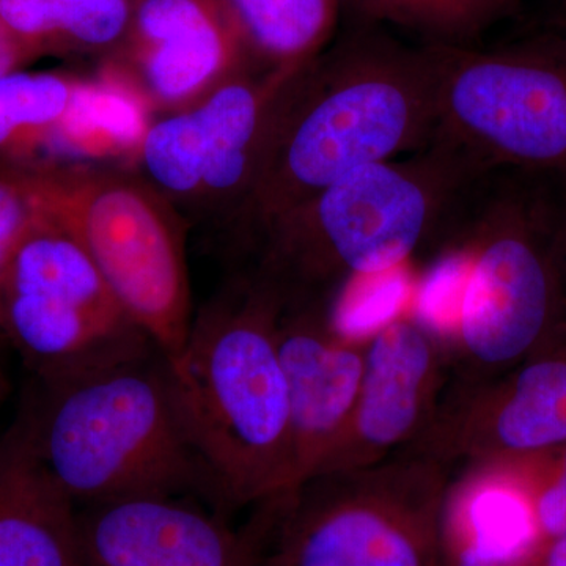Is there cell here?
Here are the masks:
<instances>
[{"mask_svg":"<svg viewBox=\"0 0 566 566\" xmlns=\"http://www.w3.org/2000/svg\"><path fill=\"white\" fill-rule=\"evenodd\" d=\"M431 46L406 48L371 24L290 77L255 180L232 230L255 245L275 221L367 164L422 151L438 134Z\"/></svg>","mask_w":566,"mask_h":566,"instance_id":"cell-1","label":"cell"},{"mask_svg":"<svg viewBox=\"0 0 566 566\" xmlns=\"http://www.w3.org/2000/svg\"><path fill=\"white\" fill-rule=\"evenodd\" d=\"M282 304V293L251 268L193 316L180 354L166 359L219 510L263 506L293 491L292 415L277 348Z\"/></svg>","mask_w":566,"mask_h":566,"instance_id":"cell-2","label":"cell"},{"mask_svg":"<svg viewBox=\"0 0 566 566\" xmlns=\"http://www.w3.org/2000/svg\"><path fill=\"white\" fill-rule=\"evenodd\" d=\"M20 412L41 460L76 505L197 494L216 506L158 349L35 381Z\"/></svg>","mask_w":566,"mask_h":566,"instance_id":"cell-3","label":"cell"},{"mask_svg":"<svg viewBox=\"0 0 566 566\" xmlns=\"http://www.w3.org/2000/svg\"><path fill=\"white\" fill-rule=\"evenodd\" d=\"M490 174L436 137L408 161L357 167L275 221L252 270L285 297H331L354 277L390 273L446 226Z\"/></svg>","mask_w":566,"mask_h":566,"instance_id":"cell-4","label":"cell"},{"mask_svg":"<svg viewBox=\"0 0 566 566\" xmlns=\"http://www.w3.org/2000/svg\"><path fill=\"white\" fill-rule=\"evenodd\" d=\"M18 170L36 200L76 237L123 311L167 360L192 326L180 216L142 175L96 166Z\"/></svg>","mask_w":566,"mask_h":566,"instance_id":"cell-5","label":"cell"},{"mask_svg":"<svg viewBox=\"0 0 566 566\" xmlns=\"http://www.w3.org/2000/svg\"><path fill=\"white\" fill-rule=\"evenodd\" d=\"M453 471L409 449L307 480L277 502L263 566H447L442 516Z\"/></svg>","mask_w":566,"mask_h":566,"instance_id":"cell-6","label":"cell"},{"mask_svg":"<svg viewBox=\"0 0 566 566\" xmlns=\"http://www.w3.org/2000/svg\"><path fill=\"white\" fill-rule=\"evenodd\" d=\"M475 212L458 314V381L504 374L566 342L558 208L527 189L504 188Z\"/></svg>","mask_w":566,"mask_h":566,"instance_id":"cell-7","label":"cell"},{"mask_svg":"<svg viewBox=\"0 0 566 566\" xmlns=\"http://www.w3.org/2000/svg\"><path fill=\"white\" fill-rule=\"evenodd\" d=\"M32 196L31 221L0 270V337L33 381L158 349L123 311L76 237Z\"/></svg>","mask_w":566,"mask_h":566,"instance_id":"cell-8","label":"cell"},{"mask_svg":"<svg viewBox=\"0 0 566 566\" xmlns=\"http://www.w3.org/2000/svg\"><path fill=\"white\" fill-rule=\"evenodd\" d=\"M438 134L486 170L566 174V29L494 48L431 46Z\"/></svg>","mask_w":566,"mask_h":566,"instance_id":"cell-9","label":"cell"},{"mask_svg":"<svg viewBox=\"0 0 566 566\" xmlns=\"http://www.w3.org/2000/svg\"><path fill=\"white\" fill-rule=\"evenodd\" d=\"M300 69L249 66L151 122L136 155L142 177L174 210L230 226L255 180L283 88Z\"/></svg>","mask_w":566,"mask_h":566,"instance_id":"cell-10","label":"cell"},{"mask_svg":"<svg viewBox=\"0 0 566 566\" xmlns=\"http://www.w3.org/2000/svg\"><path fill=\"white\" fill-rule=\"evenodd\" d=\"M566 444V342L504 374L446 389L412 449L450 469L516 463Z\"/></svg>","mask_w":566,"mask_h":566,"instance_id":"cell-11","label":"cell"},{"mask_svg":"<svg viewBox=\"0 0 566 566\" xmlns=\"http://www.w3.org/2000/svg\"><path fill=\"white\" fill-rule=\"evenodd\" d=\"M364 356L353 415L315 476L367 468L412 449L441 403L449 354L428 323L390 319L365 342Z\"/></svg>","mask_w":566,"mask_h":566,"instance_id":"cell-12","label":"cell"},{"mask_svg":"<svg viewBox=\"0 0 566 566\" xmlns=\"http://www.w3.org/2000/svg\"><path fill=\"white\" fill-rule=\"evenodd\" d=\"M259 506L249 526L230 527L186 497L142 495L81 506V566H259L275 521Z\"/></svg>","mask_w":566,"mask_h":566,"instance_id":"cell-13","label":"cell"},{"mask_svg":"<svg viewBox=\"0 0 566 566\" xmlns=\"http://www.w3.org/2000/svg\"><path fill=\"white\" fill-rule=\"evenodd\" d=\"M117 51L104 71L161 115L253 66L219 0H136Z\"/></svg>","mask_w":566,"mask_h":566,"instance_id":"cell-14","label":"cell"},{"mask_svg":"<svg viewBox=\"0 0 566 566\" xmlns=\"http://www.w3.org/2000/svg\"><path fill=\"white\" fill-rule=\"evenodd\" d=\"M277 348L289 385L294 491L344 434L363 382L364 345L337 329L329 297H283Z\"/></svg>","mask_w":566,"mask_h":566,"instance_id":"cell-15","label":"cell"},{"mask_svg":"<svg viewBox=\"0 0 566 566\" xmlns=\"http://www.w3.org/2000/svg\"><path fill=\"white\" fill-rule=\"evenodd\" d=\"M77 512L20 412L0 436V566H81Z\"/></svg>","mask_w":566,"mask_h":566,"instance_id":"cell-16","label":"cell"},{"mask_svg":"<svg viewBox=\"0 0 566 566\" xmlns=\"http://www.w3.org/2000/svg\"><path fill=\"white\" fill-rule=\"evenodd\" d=\"M542 543L523 461L452 476L442 516L447 566H523Z\"/></svg>","mask_w":566,"mask_h":566,"instance_id":"cell-17","label":"cell"},{"mask_svg":"<svg viewBox=\"0 0 566 566\" xmlns=\"http://www.w3.org/2000/svg\"><path fill=\"white\" fill-rule=\"evenodd\" d=\"M136 0H0V21L35 61L117 51Z\"/></svg>","mask_w":566,"mask_h":566,"instance_id":"cell-18","label":"cell"},{"mask_svg":"<svg viewBox=\"0 0 566 566\" xmlns=\"http://www.w3.org/2000/svg\"><path fill=\"white\" fill-rule=\"evenodd\" d=\"M260 70L303 66L322 54L345 0H219Z\"/></svg>","mask_w":566,"mask_h":566,"instance_id":"cell-19","label":"cell"},{"mask_svg":"<svg viewBox=\"0 0 566 566\" xmlns=\"http://www.w3.org/2000/svg\"><path fill=\"white\" fill-rule=\"evenodd\" d=\"M81 84L73 74L51 71L20 70L0 76V170L46 163L51 142Z\"/></svg>","mask_w":566,"mask_h":566,"instance_id":"cell-20","label":"cell"},{"mask_svg":"<svg viewBox=\"0 0 566 566\" xmlns=\"http://www.w3.org/2000/svg\"><path fill=\"white\" fill-rule=\"evenodd\" d=\"M367 24L389 22L419 33L428 46H471L523 0H345ZM344 2V3H345Z\"/></svg>","mask_w":566,"mask_h":566,"instance_id":"cell-21","label":"cell"},{"mask_svg":"<svg viewBox=\"0 0 566 566\" xmlns=\"http://www.w3.org/2000/svg\"><path fill=\"white\" fill-rule=\"evenodd\" d=\"M523 464L539 534L543 539L566 536V444Z\"/></svg>","mask_w":566,"mask_h":566,"instance_id":"cell-22","label":"cell"},{"mask_svg":"<svg viewBox=\"0 0 566 566\" xmlns=\"http://www.w3.org/2000/svg\"><path fill=\"white\" fill-rule=\"evenodd\" d=\"M33 196L18 170H0V270L33 214Z\"/></svg>","mask_w":566,"mask_h":566,"instance_id":"cell-23","label":"cell"},{"mask_svg":"<svg viewBox=\"0 0 566 566\" xmlns=\"http://www.w3.org/2000/svg\"><path fill=\"white\" fill-rule=\"evenodd\" d=\"M35 57L14 39L0 21V76L24 70Z\"/></svg>","mask_w":566,"mask_h":566,"instance_id":"cell-24","label":"cell"},{"mask_svg":"<svg viewBox=\"0 0 566 566\" xmlns=\"http://www.w3.org/2000/svg\"><path fill=\"white\" fill-rule=\"evenodd\" d=\"M523 566H566V536L543 539Z\"/></svg>","mask_w":566,"mask_h":566,"instance_id":"cell-25","label":"cell"},{"mask_svg":"<svg viewBox=\"0 0 566 566\" xmlns=\"http://www.w3.org/2000/svg\"><path fill=\"white\" fill-rule=\"evenodd\" d=\"M554 249H556L557 270L558 275H560L562 290H564L566 301V205L558 208Z\"/></svg>","mask_w":566,"mask_h":566,"instance_id":"cell-26","label":"cell"},{"mask_svg":"<svg viewBox=\"0 0 566 566\" xmlns=\"http://www.w3.org/2000/svg\"><path fill=\"white\" fill-rule=\"evenodd\" d=\"M3 390H6V379H3L2 370H0V397H2Z\"/></svg>","mask_w":566,"mask_h":566,"instance_id":"cell-27","label":"cell"},{"mask_svg":"<svg viewBox=\"0 0 566 566\" xmlns=\"http://www.w3.org/2000/svg\"><path fill=\"white\" fill-rule=\"evenodd\" d=\"M259 566H263L262 564H260Z\"/></svg>","mask_w":566,"mask_h":566,"instance_id":"cell-28","label":"cell"},{"mask_svg":"<svg viewBox=\"0 0 566 566\" xmlns=\"http://www.w3.org/2000/svg\"><path fill=\"white\" fill-rule=\"evenodd\" d=\"M565 29H566V25H565Z\"/></svg>","mask_w":566,"mask_h":566,"instance_id":"cell-29","label":"cell"}]
</instances>
